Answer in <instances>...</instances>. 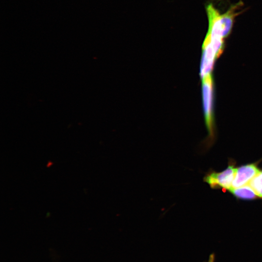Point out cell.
Segmentation results:
<instances>
[{
    "mask_svg": "<svg viewBox=\"0 0 262 262\" xmlns=\"http://www.w3.org/2000/svg\"><path fill=\"white\" fill-rule=\"evenodd\" d=\"M249 183L258 197L262 199V170H260Z\"/></svg>",
    "mask_w": 262,
    "mask_h": 262,
    "instance_id": "5b68a950",
    "label": "cell"
},
{
    "mask_svg": "<svg viewBox=\"0 0 262 262\" xmlns=\"http://www.w3.org/2000/svg\"><path fill=\"white\" fill-rule=\"evenodd\" d=\"M235 165L234 161L230 160L227 167L222 171H209L204 177V181L212 189H222L229 191L232 188L235 176L236 168Z\"/></svg>",
    "mask_w": 262,
    "mask_h": 262,
    "instance_id": "7a4b0ae2",
    "label": "cell"
},
{
    "mask_svg": "<svg viewBox=\"0 0 262 262\" xmlns=\"http://www.w3.org/2000/svg\"><path fill=\"white\" fill-rule=\"evenodd\" d=\"M229 191L236 198L245 200H252L258 196L250 185L246 184L238 188H231Z\"/></svg>",
    "mask_w": 262,
    "mask_h": 262,
    "instance_id": "277c9868",
    "label": "cell"
},
{
    "mask_svg": "<svg viewBox=\"0 0 262 262\" xmlns=\"http://www.w3.org/2000/svg\"><path fill=\"white\" fill-rule=\"evenodd\" d=\"M257 163L247 164L236 168L232 188L247 184L260 171Z\"/></svg>",
    "mask_w": 262,
    "mask_h": 262,
    "instance_id": "3957f363",
    "label": "cell"
},
{
    "mask_svg": "<svg viewBox=\"0 0 262 262\" xmlns=\"http://www.w3.org/2000/svg\"><path fill=\"white\" fill-rule=\"evenodd\" d=\"M214 255L213 254H211L209 257L208 262H214Z\"/></svg>",
    "mask_w": 262,
    "mask_h": 262,
    "instance_id": "8992f818",
    "label": "cell"
},
{
    "mask_svg": "<svg viewBox=\"0 0 262 262\" xmlns=\"http://www.w3.org/2000/svg\"><path fill=\"white\" fill-rule=\"evenodd\" d=\"M202 99L206 126L209 132L205 147H208L213 142L214 132L213 124V82L211 75L202 78Z\"/></svg>",
    "mask_w": 262,
    "mask_h": 262,
    "instance_id": "6da1fadb",
    "label": "cell"
}]
</instances>
